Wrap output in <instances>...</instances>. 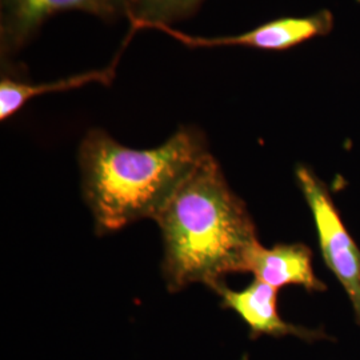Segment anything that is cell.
Here are the masks:
<instances>
[{"label":"cell","instance_id":"obj_1","mask_svg":"<svg viewBox=\"0 0 360 360\" xmlns=\"http://www.w3.org/2000/svg\"><path fill=\"white\" fill-rule=\"evenodd\" d=\"M163 245L169 291L193 283L217 290L233 272H247L259 243L243 200L232 193L218 160L210 154L155 217Z\"/></svg>","mask_w":360,"mask_h":360},{"label":"cell","instance_id":"obj_2","mask_svg":"<svg viewBox=\"0 0 360 360\" xmlns=\"http://www.w3.org/2000/svg\"><path fill=\"white\" fill-rule=\"evenodd\" d=\"M210 154L206 135L180 127L155 148H129L104 129H90L79 147L82 190L99 235L162 211Z\"/></svg>","mask_w":360,"mask_h":360},{"label":"cell","instance_id":"obj_3","mask_svg":"<svg viewBox=\"0 0 360 360\" xmlns=\"http://www.w3.org/2000/svg\"><path fill=\"white\" fill-rule=\"evenodd\" d=\"M297 184L315 220L323 260L346 290L360 324V250L336 210L328 188L306 166L296 168Z\"/></svg>","mask_w":360,"mask_h":360},{"label":"cell","instance_id":"obj_4","mask_svg":"<svg viewBox=\"0 0 360 360\" xmlns=\"http://www.w3.org/2000/svg\"><path fill=\"white\" fill-rule=\"evenodd\" d=\"M129 0H0L1 65L20 51L46 20L56 13H86L115 20L129 13Z\"/></svg>","mask_w":360,"mask_h":360},{"label":"cell","instance_id":"obj_5","mask_svg":"<svg viewBox=\"0 0 360 360\" xmlns=\"http://www.w3.org/2000/svg\"><path fill=\"white\" fill-rule=\"evenodd\" d=\"M334 27V16L327 10L309 16H284L274 19L257 28L238 35L227 37H195L174 30L171 26H156L151 30L162 31L191 49L214 47H248L262 51H285L309 41L324 37Z\"/></svg>","mask_w":360,"mask_h":360},{"label":"cell","instance_id":"obj_6","mask_svg":"<svg viewBox=\"0 0 360 360\" xmlns=\"http://www.w3.org/2000/svg\"><path fill=\"white\" fill-rule=\"evenodd\" d=\"M215 292L221 297V307L236 312L250 327V336L252 339L262 335L275 338L292 335L311 343L327 338L323 331L309 330L283 321L276 307L278 290L270 284L257 279L242 291H232L226 284H221Z\"/></svg>","mask_w":360,"mask_h":360},{"label":"cell","instance_id":"obj_7","mask_svg":"<svg viewBox=\"0 0 360 360\" xmlns=\"http://www.w3.org/2000/svg\"><path fill=\"white\" fill-rule=\"evenodd\" d=\"M247 272L255 279L279 290L283 285H303L309 291H326L312 269V252L302 243L276 245L266 248L257 243L248 255Z\"/></svg>","mask_w":360,"mask_h":360},{"label":"cell","instance_id":"obj_8","mask_svg":"<svg viewBox=\"0 0 360 360\" xmlns=\"http://www.w3.org/2000/svg\"><path fill=\"white\" fill-rule=\"evenodd\" d=\"M120 53L122 52L117 53L112 65L108 67L90 70L71 77H60L58 80L47 83H32L3 68L0 77V120H8L11 116L19 112L30 101L41 95L75 90L92 83L104 86L111 84L115 77L116 65Z\"/></svg>","mask_w":360,"mask_h":360},{"label":"cell","instance_id":"obj_9","mask_svg":"<svg viewBox=\"0 0 360 360\" xmlns=\"http://www.w3.org/2000/svg\"><path fill=\"white\" fill-rule=\"evenodd\" d=\"M205 0H129L131 31L171 26L193 15Z\"/></svg>","mask_w":360,"mask_h":360}]
</instances>
